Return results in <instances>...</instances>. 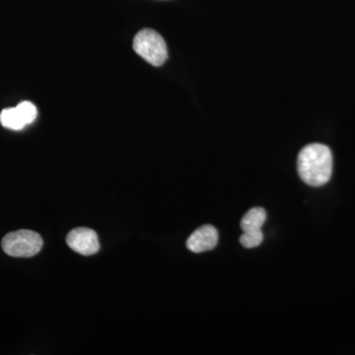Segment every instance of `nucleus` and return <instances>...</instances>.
Instances as JSON below:
<instances>
[{"mask_svg":"<svg viewBox=\"0 0 355 355\" xmlns=\"http://www.w3.org/2000/svg\"><path fill=\"white\" fill-rule=\"evenodd\" d=\"M298 174L305 184L321 187L330 181L333 173V154L328 146L312 144L299 153Z\"/></svg>","mask_w":355,"mask_h":355,"instance_id":"1","label":"nucleus"},{"mask_svg":"<svg viewBox=\"0 0 355 355\" xmlns=\"http://www.w3.org/2000/svg\"><path fill=\"white\" fill-rule=\"evenodd\" d=\"M133 50L153 67H160L168 58L167 44L159 33L144 29L133 39Z\"/></svg>","mask_w":355,"mask_h":355,"instance_id":"2","label":"nucleus"},{"mask_svg":"<svg viewBox=\"0 0 355 355\" xmlns=\"http://www.w3.org/2000/svg\"><path fill=\"white\" fill-rule=\"evenodd\" d=\"M4 253L15 258H30L41 251L43 239L31 230H18L9 233L1 243Z\"/></svg>","mask_w":355,"mask_h":355,"instance_id":"3","label":"nucleus"},{"mask_svg":"<svg viewBox=\"0 0 355 355\" xmlns=\"http://www.w3.org/2000/svg\"><path fill=\"white\" fill-rule=\"evenodd\" d=\"M37 114L38 111L35 105L25 101L20 103L15 108L3 110L0 114V123L2 127L9 130H20L36 120Z\"/></svg>","mask_w":355,"mask_h":355,"instance_id":"4","label":"nucleus"},{"mask_svg":"<svg viewBox=\"0 0 355 355\" xmlns=\"http://www.w3.org/2000/svg\"><path fill=\"white\" fill-rule=\"evenodd\" d=\"M70 249L83 256H91L99 251L100 244L94 230L79 227L70 231L67 237Z\"/></svg>","mask_w":355,"mask_h":355,"instance_id":"5","label":"nucleus"},{"mask_svg":"<svg viewBox=\"0 0 355 355\" xmlns=\"http://www.w3.org/2000/svg\"><path fill=\"white\" fill-rule=\"evenodd\" d=\"M218 232L212 225H202L189 237L187 247L193 253H203L216 247Z\"/></svg>","mask_w":355,"mask_h":355,"instance_id":"6","label":"nucleus"},{"mask_svg":"<svg viewBox=\"0 0 355 355\" xmlns=\"http://www.w3.org/2000/svg\"><path fill=\"white\" fill-rule=\"evenodd\" d=\"M266 220V210L261 207H254L245 214L241 220V228L244 233L261 232Z\"/></svg>","mask_w":355,"mask_h":355,"instance_id":"7","label":"nucleus"},{"mask_svg":"<svg viewBox=\"0 0 355 355\" xmlns=\"http://www.w3.org/2000/svg\"><path fill=\"white\" fill-rule=\"evenodd\" d=\"M263 240V232H254V233H243L241 237H240V243L242 246L247 248V249H253L260 246L261 242Z\"/></svg>","mask_w":355,"mask_h":355,"instance_id":"8","label":"nucleus"}]
</instances>
